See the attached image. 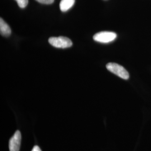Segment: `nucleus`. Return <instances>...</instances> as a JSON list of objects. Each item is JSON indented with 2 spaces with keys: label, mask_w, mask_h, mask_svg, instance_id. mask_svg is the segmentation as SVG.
<instances>
[{
  "label": "nucleus",
  "mask_w": 151,
  "mask_h": 151,
  "mask_svg": "<svg viewBox=\"0 0 151 151\" xmlns=\"http://www.w3.org/2000/svg\"><path fill=\"white\" fill-rule=\"evenodd\" d=\"M106 67L108 70L124 80H128L129 77L128 71L120 65L115 63H109Z\"/></svg>",
  "instance_id": "f257e3e1"
},
{
  "label": "nucleus",
  "mask_w": 151,
  "mask_h": 151,
  "mask_svg": "<svg viewBox=\"0 0 151 151\" xmlns=\"http://www.w3.org/2000/svg\"><path fill=\"white\" fill-rule=\"evenodd\" d=\"M48 42L52 46L58 48H67L72 45L70 39L64 37H51L49 39Z\"/></svg>",
  "instance_id": "f03ea898"
},
{
  "label": "nucleus",
  "mask_w": 151,
  "mask_h": 151,
  "mask_svg": "<svg viewBox=\"0 0 151 151\" xmlns=\"http://www.w3.org/2000/svg\"><path fill=\"white\" fill-rule=\"evenodd\" d=\"M117 37V35L115 32H101L95 34L93 39L95 41L102 43H108L114 41Z\"/></svg>",
  "instance_id": "7ed1b4c3"
},
{
  "label": "nucleus",
  "mask_w": 151,
  "mask_h": 151,
  "mask_svg": "<svg viewBox=\"0 0 151 151\" xmlns=\"http://www.w3.org/2000/svg\"><path fill=\"white\" fill-rule=\"evenodd\" d=\"M22 135L19 130H17L9 140L10 151H19L21 145Z\"/></svg>",
  "instance_id": "20e7f679"
},
{
  "label": "nucleus",
  "mask_w": 151,
  "mask_h": 151,
  "mask_svg": "<svg viewBox=\"0 0 151 151\" xmlns=\"http://www.w3.org/2000/svg\"><path fill=\"white\" fill-rule=\"evenodd\" d=\"M0 32L1 35L6 37H9L11 33V28L2 18L0 19Z\"/></svg>",
  "instance_id": "39448f33"
},
{
  "label": "nucleus",
  "mask_w": 151,
  "mask_h": 151,
  "mask_svg": "<svg viewBox=\"0 0 151 151\" xmlns=\"http://www.w3.org/2000/svg\"><path fill=\"white\" fill-rule=\"evenodd\" d=\"M75 0H61L60 2V10L62 12H65L70 10L74 5Z\"/></svg>",
  "instance_id": "423d86ee"
},
{
  "label": "nucleus",
  "mask_w": 151,
  "mask_h": 151,
  "mask_svg": "<svg viewBox=\"0 0 151 151\" xmlns=\"http://www.w3.org/2000/svg\"><path fill=\"white\" fill-rule=\"evenodd\" d=\"M20 8H25L28 4V0H15Z\"/></svg>",
  "instance_id": "0eeeda50"
},
{
  "label": "nucleus",
  "mask_w": 151,
  "mask_h": 151,
  "mask_svg": "<svg viewBox=\"0 0 151 151\" xmlns=\"http://www.w3.org/2000/svg\"><path fill=\"white\" fill-rule=\"evenodd\" d=\"M38 2L43 4H47V5H49L52 4L53 3L54 0H35Z\"/></svg>",
  "instance_id": "6e6552de"
},
{
  "label": "nucleus",
  "mask_w": 151,
  "mask_h": 151,
  "mask_svg": "<svg viewBox=\"0 0 151 151\" xmlns=\"http://www.w3.org/2000/svg\"><path fill=\"white\" fill-rule=\"evenodd\" d=\"M32 151H42V150H41V149L40 148V147L39 146H35L33 147Z\"/></svg>",
  "instance_id": "1a4fd4ad"
}]
</instances>
